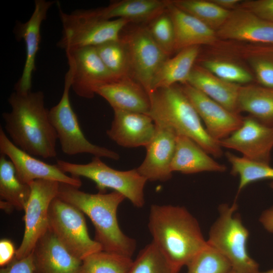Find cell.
Masks as SVG:
<instances>
[{
  "label": "cell",
  "instance_id": "cell-1",
  "mask_svg": "<svg viewBox=\"0 0 273 273\" xmlns=\"http://www.w3.org/2000/svg\"><path fill=\"white\" fill-rule=\"evenodd\" d=\"M8 102L11 110L4 112L2 117L13 144L32 156L45 159L56 157L58 138L44 106L43 93L15 91Z\"/></svg>",
  "mask_w": 273,
  "mask_h": 273
},
{
  "label": "cell",
  "instance_id": "cell-2",
  "mask_svg": "<svg viewBox=\"0 0 273 273\" xmlns=\"http://www.w3.org/2000/svg\"><path fill=\"white\" fill-rule=\"evenodd\" d=\"M148 228L152 242L178 271L208 246L198 221L183 206L152 205Z\"/></svg>",
  "mask_w": 273,
  "mask_h": 273
},
{
  "label": "cell",
  "instance_id": "cell-3",
  "mask_svg": "<svg viewBox=\"0 0 273 273\" xmlns=\"http://www.w3.org/2000/svg\"><path fill=\"white\" fill-rule=\"evenodd\" d=\"M70 185L60 183L57 197L86 214L95 229V240L102 250L131 257L136 249L134 239L121 231L117 211L126 199L116 191L106 194H90Z\"/></svg>",
  "mask_w": 273,
  "mask_h": 273
},
{
  "label": "cell",
  "instance_id": "cell-4",
  "mask_svg": "<svg viewBox=\"0 0 273 273\" xmlns=\"http://www.w3.org/2000/svg\"><path fill=\"white\" fill-rule=\"evenodd\" d=\"M149 95L151 107L148 115L155 124L169 127L177 134L190 138L215 157L222 156L219 142L208 133L181 86L176 84L159 88Z\"/></svg>",
  "mask_w": 273,
  "mask_h": 273
},
{
  "label": "cell",
  "instance_id": "cell-5",
  "mask_svg": "<svg viewBox=\"0 0 273 273\" xmlns=\"http://www.w3.org/2000/svg\"><path fill=\"white\" fill-rule=\"evenodd\" d=\"M58 7L62 24V35L57 47L65 51L86 47H96L117 40L123 28L130 21L118 18L104 19L99 9H78L65 13Z\"/></svg>",
  "mask_w": 273,
  "mask_h": 273
},
{
  "label": "cell",
  "instance_id": "cell-6",
  "mask_svg": "<svg viewBox=\"0 0 273 273\" xmlns=\"http://www.w3.org/2000/svg\"><path fill=\"white\" fill-rule=\"evenodd\" d=\"M237 205L222 204L219 216L211 226L207 244L230 262L232 269L242 273H258L259 265L249 254V232L235 212Z\"/></svg>",
  "mask_w": 273,
  "mask_h": 273
},
{
  "label": "cell",
  "instance_id": "cell-7",
  "mask_svg": "<svg viewBox=\"0 0 273 273\" xmlns=\"http://www.w3.org/2000/svg\"><path fill=\"white\" fill-rule=\"evenodd\" d=\"M56 164L65 173L93 180L99 193H105L107 189H111L123 195L136 207H142L145 204L144 190L148 180L136 168L127 171L115 170L102 161L100 157L95 156L87 164L58 160Z\"/></svg>",
  "mask_w": 273,
  "mask_h": 273
},
{
  "label": "cell",
  "instance_id": "cell-8",
  "mask_svg": "<svg viewBox=\"0 0 273 273\" xmlns=\"http://www.w3.org/2000/svg\"><path fill=\"white\" fill-rule=\"evenodd\" d=\"M83 213L58 197L51 202L48 230L74 256L82 260L102 250L100 243L89 236Z\"/></svg>",
  "mask_w": 273,
  "mask_h": 273
},
{
  "label": "cell",
  "instance_id": "cell-9",
  "mask_svg": "<svg viewBox=\"0 0 273 273\" xmlns=\"http://www.w3.org/2000/svg\"><path fill=\"white\" fill-rule=\"evenodd\" d=\"M71 88L70 74L68 71L65 76L64 89L60 100L49 110L50 120L56 132L62 152L68 155L87 153L100 158L118 160L120 157L116 152L94 145L85 137L70 103Z\"/></svg>",
  "mask_w": 273,
  "mask_h": 273
},
{
  "label": "cell",
  "instance_id": "cell-10",
  "mask_svg": "<svg viewBox=\"0 0 273 273\" xmlns=\"http://www.w3.org/2000/svg\"><path fill=\"white\" fill-rule=\"evenodd\" d=\"M31 192L24 208V233L16 250L15 258L22 259L33 251L38 240L48 230V214L50 204L57 197L60 183L37 179L30 183Z\"/></svg>",
  "mask_w": 273,
  "mask_h": 273
},
{
  "label": "cell",
  "instance_id": "cell-11",
  "mask_svg": "<svg viewBox=\"0 0 273 273\" xmlns=\"http://www.w3.org/2000/svg\"><path fill=\"white\" fill-rule=\"evenodd\" d=\"M71 88L79 97L92 99L101 86L119 80L107 69L95 47L65 51Z\"/></svg>",
  "mask_w": 273,
  "mask_h": 273
},
{
  "label": "cell",
  "instance_id": "cell-12",
  "mask_svg": "<svg viewBox=\"0 0 273 273\" xmlns=\"http://www.w3.org/2000/svg\"><path fill=\"white\" fill-rule=\"evenodd\" d=\"M121 38L129 54L132 77L149 94L157 70L168 57L153 39L147 26L138 27Z\"/></svg>",
  "mask_w": 273,
  "mask_h": 273
},
{
  "label": "cell",
  "instance_id": "cell-13",
  "mask_svg": "<svg viewBox=\"0 0 273 273\" xmlns=\"http://www.w3.org/2000/svg\"><path fill=\"white\" fill-rule=\"evenodd\" d=\"M0 152L13 163L19 180L29 185L37 179L50 180L79 188L82 185L78 177L68 176L57 164L51 165L34 158L19 148L0 128Z\"/></svg>",
  "mask_w": 273,
  "mask_h": 273
},
{
  "label": "cell",
  "instance_id": "cell-14",
  "mask_svg": "<svg viewBox=\"0 0 273 273\" xmlns=\"http://www.w3.org/2000/svg\"><path fill=\"white\" fill-rule=\"evenodd\" d=\"M222 148L235 150L250 160L269 164L273 148V127L249 116L230 136L219 141Z\"/></svg>",
  "mask_w": 273,
  "mask_h": 273
},
{
  "label": "cell",
  "instance_id": "cell-15",
  "mask_svg": "<svg viewBox=\"0 0 273 273\" xmlns=\"http://www.w3.org/2000/svg\"><path fill=\"white\" fill-rule=\"evenodd\" d=\"M55 1L35 0L34 8L30 18L25 22H18L14 28L18 40L25 44L26 58L22 75L15 85V91L25 93L31 90L32 76L35 70V60L40 42V27L46 19L49 10Z\"/></svg>",
  "mask_w": 273,
  "mask_h": 273
},
{
  "label": "cell",
  "instance_id": "cell-16",
  "mask_svg": "<svg viewBox=\"0 0 273 273\" xmlns=\"http://www.w3.org/2000/svg\"><path fill=\"white\" fill-rule=\"evenodd\" d=\"M181 86L214 140L225 139L242 125L244 117L239 114L229 111L188 83Z\"/></svg>",
  "mask_w": 273,
  "mask_h": 273
},
{
  "label": "cell",
  "instance_id": "cell-17",
  "mask_svg": "<svg viewBox=\"0 0 273 273\" xmlns=\"http://www.w3.org/2000/svg\"><path fill=\"white\" fill-rule=\"evenodd\" d=\"M155 125V136L146 147V157L136 170L147 180L165 181L172 177L177 134L169 127Z\"/></svg>",
  "mask_w": 273,
  "mask_h": 273
},
{
  "label": "cell",
  "instance_id": "cell-18",
  "mask_svg": "<svg viewBox=\"0 0 273 273\" xmlns=\"http://www.w3.org/2000/svg\"><path fill=\"white\" fill-rule=\"evenodd\" d=\"M217 37L273 45V22L237 8L231 11L223 25L216 31Z\"/></svg>",
  "mask_w": 273,
  "mask_h": 273
},
{
  "label": "cell",
  "instance_id": "cell-19",
  "mask_svg": "<svg viewBox=\"0 0 273 273\" xmlns=\"http://www.w3.org/2000/svg\"><path fill=\"white\" fill-rule=\"evenodd\" d=\"M114 110V118L106 131L109 138L118 145L134 148L147 145L156 133V125L148 114Z\"/></svg>",
  "mask_w": 273,
  "mask_h": 273
},
{
  "label": "cell",
  "instance_id": "cell-20",
  "mask_svg": "<svg viewBox=\"0 0 273 273\" xmlns=\"http://www.w3.org/2000/svg\"><path fill=\"white\" fill-rule=\"evenodd\" d=\"M32 253L36 273H78L82 263L49 230Z\"/></svg>",
  "mask_w": 273,
  "mask_h": 273
},
{
  "label": "cell",
  "instance_id": "cell-21",
  "mask_svg": "<svg viewBox=\"0 0 273 273\" xmlns=\"http://www.w3.org/2000/svg\"><path fill=\"white\" fill-rule=\"evenodd\" d=\"M113 110L148 114L151 103L149 94L132 78L116 81L104 85L96 91Z\"/></svg>",
  "mask_w": 273,
  "mask_h": 273
},
{
  "label": "cell",
  "instance_id": "cell-22",
  "mask_svg": "<svg viewBox=\"0 0 273 273\" xmlns=\"http://www.w3.org/2000/svg\"><path fill=\"white\" fill-rule=\"evenodd\" d=\"M174 27V51L214 44L217 38L216 32L202 21L184 12L169 1L167 9Z\"/></svg>",
  "mask_w": 273,
  "mask_h": 273
},
{
  "label": "cell",
  "instance_id": "cell-23",
  "mask_svg": "<svg viewBox=\"0 0 273 273\" xmlns=\"http://www.w3.org/2000/svg\"><path fill=\"white\" fill-rule=\"evenodd\" d=\"M209 155L190 138L177 134L171 171L192 174L204 171L222 172L226 170L224 165L217 162Z\"/></svg>",
  "mask_w": 273,
  "mask_h": 273
},
{
  "label": "cell",
  "instance_id": "cell-24",
  "mask_svg": "<svg viewBox=\"0 0 273 273\" xmlns=\"http://www.w3.org/2000/svg\"><path fill=\"white\" fill-rule=\"evenodd\" d=\"M188 83L229 111L239 114L238 98L241 85L224 81L201 66H194Z\"/></svg>",
  "mask_w": 273,
  "mask_h": 273
},
{
  "label": "cell",
  "instance_id": "cell-25",
  "mask_svg": "<svg viewBox=\"0 0 273 273\" xmlns=\"http://www.w3.org/2000/svg\"><path fill=\"white\" fill-rule=\"evenodd\" d=\"M169 4V0H118L98 9L101 17L106 19L121 18L130 22H150L165 11Z\"/></svg>",
  "mask_w": 273,
  "mask_h": 273
},
{
  "label": "cell",
  "instance_id": "cell-26",
  "mask_svg": "<svg viewBox=\"0 0 273 273\" xmlns=\"http://www.w3.org/2000/svg\"><path fill=\"white\" fill-rule=\"evenodd\" d=\"M199 53V46H193L179 51L171 58H167L154 76L151 93L177 83H187Z\"/></svg>",
  "mask_w": 273,
  "mask_h": 273
},
{
  "label": "cell",
  "instance_id": "cell-27",
  "mask_svg": "<svg viewBox=\"0 0 273 273\" xmlns=\"http://www.w3.org/2000/svg\"><path fill=\"white\" fill-rule=\"evenodd\" d=\"M239 113L245 112L261 123L273 127V88L260 85L241 86Z\"/></svg>",
  "mask_w": 273,
  "mask_h": 273
},
{
  "label": "cell",
  "instance_id": "cell-28",
  "mask_svg": "<svg viewBox=\"0 0 273 273\" xmlns=\"http://www.w3.org/2000/svg\"><path fill=\"white\" fill-rule=\"evenodd\" d=\"M31 192L29 185L21 182L17 176L15 167L5 155L0 157L1 200L12 209L24 210Z\"/></svg>",
  "mask_w": 273,
  "mask_h": 273
},
{
  "label": "cell",
  "instance_id": "cell-29",
  "mask_svg": "<svg viewBox=\"0 0 273 273\" xmlns=\"http://www.w3.org/2000/svg\"><path fill=\"white\" fill-rule=\"evenodd\" d=\"M95 48L106 67L116 78L119 80L132 78L129 54L121 36L117 40L108 41Z\"/></svg>",
  "mask_w": 273,
  "mask_h": 273
},
{
  "label": "cell",
  "instance_id": "cell-30",
  "mask_svg": "<svg viewBox=\"0 0 273 273\" xmlns=\"http://www.w3.org/2000/svg\"><path fill=\"white\" fill-rule=\"evenodd\" d=\"M171 2L216 32L225 22L231 12L220 7L211 0H173Z\"/></svg>",
  "mask_w": 273,
  "mask_h": 273
},
{
  "label": "cell",
  "instance_id": "cell-31",
  "mask_svg": "<svg viewBox=\"0 0 273 273\" xmlns=\"http://www.w3.org/2000/svg\"><path fill=\"white\" fill-rule=\"evenodd\" d=\"M232 165L231 174L239 175L238 194L249 184L258 180L273 179V167L269 164L252 161L230 152L225 154Z\"/></svg>",
  "mask_w": 273,
  "mask_h": 273
},
{
  "label": "cell",
  "instance_id": "cell-32",
  "mask_svg": "<svg viewBox=\"0 0 273 273\" xmlns=\"http://www.w3.org/2000/svg\"><path fill=\"white\" fill-rule=\"evenodd\" d=\"M133 261L131 257L102 250L82 260L78 273H127Z\"/></svg>",
  "mask_w": 273,
  "mask_h": 273
},
{
  "label": "cell",
  "instance_id": "cell-33",
  "mask_svg": "<svg viewBox=\"0 0 273 273\" xmlns=\"http://www.w3.org/2000/svg\"><path fill=\"white\" fill-rule=\"evenodd\" d=\"M152 241L139 253L127 273H178Z\"/></svg>",
  "mask_w": 273,
  "mask_h": 273
},
{
  "label": "cell",
  "instance_id": "cell-34",
  "mask_svg": "<svg viewBox=\"0 0 273 273\" xmlns=\"http://www.w3.org/2000/svg\"><path fill=\"white\" fill-rule=\"evenodd\" d=\"M187 266V273H228L232 269L229 261L208 244Z\"/></svg>",
  "mask_w": 273,
  "mask_h": 273
},
{
  "label": "cell",
  "instance_id": "cell-35",
  "mask_svg": "<svg viewBox=\"0 0 273 273\" xmlns=\"http://www.w3.org/2000/svg\"><path fill=\"white\" fill-rule=\"evenodd\" d=\"M201 66L220 79L233 83H248L253 80L252 75L241 66L231 61L208 59Z\"/></svg>",
  "mask_w": 273,
  "mask_h": 273
},
{
  "label": "cell",
  "instance_id": "cell-36",
  "mask_svg": "<svg viewBox=\"0 0 273 273\" xmlns=\"http://www.w3.org/2000/svg\"><path fill=\"white\" fill-rule=\"evenodd\" d=\"M147 27L153 39L168 57L175 51L174 27L167 10L150 21Z\"/></svg>",
  "mask_w": 273,
  "mask_h": 273
},
{
  "label": "cell",
  "instance_id": "cell-37",
  "mask_svg": "<svg viewBox=\"0 0 273 273\" xmlns=\"http://www.w3.org/2000/svg\"><path fill=\"white\" fill-rule=\"evenodd\" d=\"M247 59L259 85L273 88V47L258 49Z\"/></svg>",
  "mask_w": 273,
  "mask_h": 273
},
{
  "label": "cell",
  "instance_id": "cell-38",
  "mask_svg": "<svg viewBox=\"0 0 273 273\" xmlns=\"http://www.w3.org/2000/svg\"><path fill=\"white\" fill-rule=\"evenodd\" d=\"M238 8L246 9L258 16L273 22V0H251L242 2Z\"/></svg>",
  "mask_w": 273,
  "mask_h": 273
},
{
  "label": "cell",
  "instance_id": "cell-39",
  "mask_svg": "<svg viewBox=\"0 0 273 273\" xmlns=\"http://www.w3.org/2000/svg\"><path fill=\"white\" fill-rule=\"evenodd\" d=\"M0 273H36L32 253L22 259L15 257L9 264L1 268Z\"/></svg>",
  "mask_w": 273,
  "mask_h": 273
},
{
  "label": "cell",
  "instance_id": "cell-40",
  "mask_svg": "<svg viewBox=\"0 0 273 273\" xmlns=\"http://www.w3.org/2000/svg\"><path fill=\"white\" fill-rule=\"evenodd\" d=\"M16 250L12 242L7 239L0 241V266L4 267L15 258Z\"/></svg>",
  "mask_w": 273,
  "mask_h": 273
},
{
  "label": "cell",
  "instance_id": "cell-41",
  "mask_svg": "<svg viewBox=\"0 0 273 273\" xmlns=\"http://www.w3.org/2000/svg\"><path fill=\"white\" fill-rule=\"evenodd\" d=\"M259 221L265 230L273 233V206L262 212L259 217Z\"/></svg>",
  "mask_w": 273,
  "mask_h": 273
},
{
  "label": "cell",
  "instance_id": "cell-42",
  "mask_svg": "<svg viewBox=\"0 0 273 273\" xmlns=\"http://www.w3.org/2000/svg\"><path fill=\"white\" fill-rule=\"evenodd\" d=\"M220 7L228 10L234 9L240 5L242 1L240 0H211Z\"/></svg>",
  "mask_w": 273,
  "mask_h": 273
},
{
  "label": "cell",
  "instance_id": "cell-43",
  "mask_svg": "<svg viewBox=\"0 0 273 273\" xmlns=\"http://www.w3.org/2000/svg\"><path fill=\"white\" fill-rule=\"evenodd\" d=\"M258 273H273V268L263 272L259 271Z\"/></svg>",
  "mask_w": 273,
  "mask_h": 273
},
{
  "label": "cell",
  "instance_id": "cell-44",
  "mask_svg": "<svg viewBox=\"0 0 273 273\" xmlns=\"http://www.w3.org/2000/svg\"><path fill=\"white\" fill-rule=\"evenodd\" d=\"M228 273H242L231 269Z\"/></svg>",
  "mask_w": 273,
  "mask_h": 273
},
{
  "label": "cell",
  "instance_id": "cell-45",
  "mask_svg": "<svg viewBox=\"0 0 273 273\" xmlns=\"http://www.w3.org/2000/svg\"><path fill=\"white\" fill-rule=\"evenodd\" d=\"M270 186L271 188L273 190V181L270 184Z\"/></svg>",
  "mask_w": 273,
  "mask_h": 273
}]
</instances>
